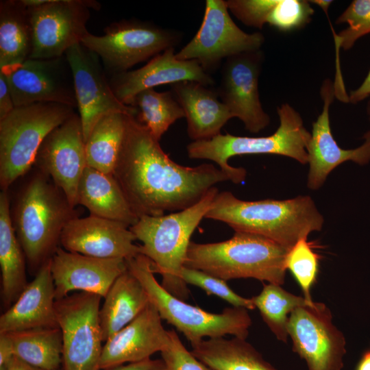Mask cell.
<instances>
[{
  "label": "cell",
  "instance_id": "6da1fadb",
  "mask_svg": "<svg viewBox=\"0 0 370 370\" xmlns=\"http://www.w3.org/2000/svg\"><path fill=\"white\" fill-rule=\"evenodd\" d=\"M113 175L138 218L184 210L199 202L215 184L232 181L212 164L194 167L177 164L132 114L127 118L125 140Z\"/></svg>",
  "mask_w": 370,
  "mask_h": 370
},
{
  "label": "cell",
  "instance_id": "7a4b0ae2",
  "mask_svg": "<svg viewBox=\"0 0 370 370\" xmlns=\"http://www.w3.org/2000/svg\"><path fill=\"white\" fill-rule=\"evenodd\" d=\"M205 218L225 223L234 232L262 236L288 249L312 232L320 231L324 221L309 196L244 201L229 191L215 195Z\"/></svg>",
  "mask_w": 370,
  "mask_h": 370
},
{
  "label": "cell",
  "instance_id": "3957f363",
  "mask_svg": "<svg viewBox=\"0 0 370 370\" xmlns=\"http://www.w3.org/2000/svg\"><path fill=\"white\" fill-rule=\"evenodd\" d=\"M10 213L29 268L36 273L60 247L65 226L78 217L64 192L38 169L21 186Z\"/></svg>",
  "mask_w": 370,
  "mask_h": 370
},
{
  "label": "cell",
  "instance_id": "277c9868",
  "mask_svg": "<svg viewBox=\"0 0 370 370\" xmlns=\"http://www.w3.org/2000/svg\"><path fill=\"white\" fill-rule=\"evenodd\" d=\"M219 193L216 186L197 204L162 216H143L130 227L141 241V254L152 262V269L162 276V286L175 297L186 300L187 284L180 273L184 265L190 237Z\"/></svg>",
  "mask_w": 370,
  "mask_h": 370
},
{
  "label": "cell",
  "instance_id": "5b68a950",
  "mask_svg": "<svg viewBox=\"0 0 370 370\" xmlns=\"http://www.w3.org/2000/svg\"><path fill=\"white\" fill-rule=\"evenodd\" d=\"M288 249L258 234L235 232L228 240L211 243L190 241L184 267L225 281L254 278L269 284L285 282Z\"/></svg>",
  "mask_w": 370,
  "mask_h": 370
},
{
  "label": "cell",
  "instance_id": "8992f818",
  "mask_svg": "<svg viewBox=\"0 0 370 370\" xmlns=\"http://www.w3.org/2000/svg\"><path fill=\"white\" fill-rule=\"evenodd\" d=\"M127 269L140 282L149 302L157 309L162 319L180 332L191 347L204 337L219 338L230 334L246 339L252 321L247 309L225 308L221 313H212L188 304L158 283L152 262L146 256L138 254L125 260Z\"/></svg>",
  "mask_w": 370,
  "mask_h": 370
},
{
  "label": "cell",
  "instance_id": "52a82bcc",
  "mask_svg": "<svg viewBox=\"0 0 370 370\" xmlns=\"http://www.w3.org/2000/svg\"><path fill=\"white\" fill-rule=\"evenodd\" d=\"M280 125L270 136L262 137L219 134L208 140L193 141L188 145L190 158L214 162L228 174L236 184L246 177V170L228 164L233 156L244 154H278L292 158L299 163H308L307 147L311 134L305 128L299 113L285 103L277 108Z\"/></svg>",
  "mask_w": 370,
  "mask_h": 370
},
{
  "label": "cell",
  "instance_id": "ba28073f",
  "mask_svg": "<svg viewBox=\"0 0 370 370\" xmlns=\"http://www.w3.org/2000/svg\"><path fill=\"white\" fill-rule=\"evenodd\" d=\"M74 107L36 103L15 107L0 120V186L8 191L34 165L48 134L75 113Z\"/></svg>",
  "mask_w": 370,
  "mask_h": 370
},
{
  "label": "cell",
  "instance_id": "9c48e42d",
  "mask_svg": "<svg viewBox=\"0 0 370 370\" xmlns=\"http://www.w3.org/2000/svg\"><path fill=\"white\" fill-rule=\"evenodd\" d=\"M181 37L151 23L123 20L107 26L102 36L88 32L81 43L99 56L106 74L112 75L175 47Z\"/></svg>",
  "mask_w": 370,
  "mask_h": 370
},
{
  "label": "cell",
  "instance_id": "30bf717a",
  "mask_svg": "<svg viewBox=\"0 0 370 370\" xmlns=\"http://www.w3.org/2000/svg\"><path fill=\"white\" fill-rule=\"evenodd\" d=\"M101 298L94 293L79 292L56 300V317L62 335L63 370H101Z\"/></svg>",
  "mask_w": 370,
  "mask_h": 370
},
{
  "label": "cell",
  "instance_id": "8fae6325",
  "mask_svg": "<svg viewBox=\"0 0 370 370\" xmlns=\"http://www.w3.org/2000/svg\"><path fill=\"white\" fill-rule=\"evenodd\" d=\"M28 7L32 29V59L65 55L88 32L90 9L101 5L92 0H23Z\"/></svg>",
  "mask_w": 370,
  "mask_h": 370
},
{
  "label": "cell",
  "instance_id": "7c38bea8",
  "mask_svg": "<svg viewBox=\"0 0 370 370\" xmlns=\"http://www.w3.org/2000/svg\"><path fill=\"white\" fill-rule=\"evenodd\" d=\"M264 42L262 34H247L236 25L225 1L207 0L199 29L175 56L181 60H195L208 73L216 69L223 59L259 50Z\"/></svg>",
  "mask_w": 370,
  "mask_h": 370
},
{
  "label": "cell",
  "instance_id": "4fadbf2b",
  "mask_svg": "<svg viewBox=\"0 0 370 370\" xmlns=\"http://www.w3.org/2000/svg\"><path fill=\"white\" fill-rule=\"evenodd\" d=\"M288 334L293 350L308 370H342L346 354L343 334L332 323L330 308L323 303L299 307L289 316Z\"/></svg>",
  "mask_w": 370,
  "mask_h": 370
},
{
  "label": "cell",
  "instance_id": "5bb4252c",
  "mask_svg": "<svg viewBox=\"0 0 370 370\" xmlns=\"http://www.w3.org/2000/svg\"><path fill=\"white\" fill-rule=\"evenodd\" d=\"M70 64L77 108L85 142L103 116L115 112L134 115V108L121 102L113 92L99 56L81 42L65 53Z\"/></svg>",
  "mask_w": 370,
  "mask_h": 370
},
{
  "label": "cell",
  "instance_id": "9a60e30c",
  "mask_svg": "<svg viewBox=\"0 0 370 370\" xmlns=\"http://www.w3.org/2000/svg\"><path fill=\"white\" fill-rule=\"evenodd\" d=\"M34 165L52 180L75 208L79 184L87 166L79 114L75 112L48 134L38 151Z\"/></svg>",
  "mask_w": 370,
  "mask_h": 370
},
{
  "label": "cell",
  "instance_id": "2e32d148",
  "mask_svg": "<svg viewBox=\"0 0 370 370\" xmlns=\"http://www.w3.org/2000/svg\"><path fill=\"white\" fill-rule=\"evenodd\" d=\"M4 74L15 107L50 102L77 108L73 74L65 55L29 58Z\"/></svg>",
  "mask_w": 370,
  "mask_h": 370
},
{
  "label": "cell",
  "instance_id": "e0dca14e",
  "mask_svg": "<svg viewBox=\"0 0 370 370\" xmlns=\"http://www.w3.org/2000/svg\"><path fill=\"white\" fill-rule=\"evenodd\" d=\"M264 56L260 49L243 52L226 58L217 93L234 117L246 130L258 133L270 123L263 110L258 91V77Z\"/></svg>",
  "mask_w": 370,
  "mask_h": 370
},
{
  "label": "cell",
  "instance_id": "ac0fdd59",
  "mask_svg": "<svg viewBox=\"0 0 370 370\" xmlns=\"http://www.w3.org/2000/svg\"><path fill=\"white\" fill-rule=\"evenodd\" d=\"M323 108L312 123L307 152L310 169L307 186L319 189L330 173L339 164L352 160L364 165L370 161V130L363 136L365 142L353 149H342L335 140L330 127V108L335 98L334 83L330 79L323 82L320 89Z\"/></svg>",
  "mask_w": 370,
  "mask_h": 370
},
{
  "label": "cell",
  "instance_id": "d6986e66",
  "mask_svg": "<svg viewBox=\"0 0 370 370\" xmlns=\"http://www.w3.org/2000/svg\"><path fill=\"white\" fill-rule=\"evenodd\" d=\"M130 227L120 222L89 215L76 217L64 228L60 245L66 251L99 258L127 260L141 254Z\"/></svg>",
  "mask_w": 370,
  "mask_h": 370
},
{
  "label": "cell",
  "instance_id": "ffe728a7",
  "mask_svg": "<svg viewBox=\"0 0 370 370\" xmlns=\"http://www.w3.org/2000/svg\"><path fill=\"white\" fill-rule=\"evenodd\" d=\"M127 269L123 258H99L59 247L51 258L56 300L73 291L104 297L115 280Z\"/></svg>",
  "mask_w": 370,
  "mask_h": 370
},
{
  "label": "cell",
  "instance_id": "44dd1931",
  "mask_svg": "<svg viewBox=\"0 0 370 370\" xmlns=\"http://www.w3.org/2000/svg\"><path fill=\"white\" fill-rule=\"evenodd\" d=\"M185 81L198 82L206 86L214 84L213 78L197 61L177 59L175 47L154 56L138 69L114 74L109 79L113 92L126 106L143 90Z\"/></svg>",
  "mask_w": 370,
  "mask_h": 370
},
{
  "label": "cell",
  "instance_id": "7402d4cb",
  "mask_svg": "<svg viewBox=\"0 0 370 370\" xmlns=\"http://www.w3.org/2000/svg\"><path fill=\"white\" fill-rule=\"evenodd\" d=\"M171 341L157 309L150 303L134 321L108 339L103 345L100 369L140 362L165 349Z\"/></svg>",
  "mask_w": 370,
  "mask_h": 370
},
{
  "label": "cell",
  "instance_id": "603a6c76",
  "mask_svg": "<svg viewBox=\"0 0 370 370\" xmlns=\"http://www.w3.org/2000/svg\"><path fill=\"white\" fill-rule=\"evenodd\" d=\"M51 259L36 273L16 301L0 317V332L58 327Z\"/></svg>",
  "mask_w": 370,
  "mask_h": 370
},
{
  "label": "cell",
  "instance_id": "cb8c5ba5",
  "mask_svg": "<svg viewBox=\"0 0 370 370\" xmlns=\"http://www.w3.org/2000/svg\"><path fill=\"white\" fill-rule=\"evenodd\" d=\"M171 91L182 108L187 121V132L193 140H208L221 134L232 114L219 99L217 91L195 82L171 84Z\"/></svg>",
  "mask_w": 370,
  "mask_h": 370
},
{
  "label": "cell",
  "instance_id": "d4e9b609",
  "mask_svg": "<svg viewBox=\"0 0 370 370\" xmlns=\"http://www.w3.org/2000/svg\"><path fill=\"white\" fill-rule=\"evenodd\" d=\"M77 205L90 214L122 223L130 227L139 219L113 174L87 166L80 180Z\"/></svg>",
  "mask_w": 370,
  "mask_h": 370
},
{
  "label": "cell",
  "instance_id": "484cf974",
  "mask_svg": "<svg viewBox=\"0 0 370 370\" xmlns=\"http://www.w3.org/2000/svg\"><path fill=\"white\" fill-rule=\"evenodd\" d=\"M228 10L247 26L262 29L265 23L280 31L299 29L312 19L314 10L305 0H227Z\"/></svg>",
  "mask_w": 370,
  "mask_h": 370
},
{
  "label": "cell",
  "instance_id": "4316f807",
  "mask_svg": "<svg viewBox=\"0 0 370 370\" xmlns=\"http://www.w3.org/2000/svg\"><path fill=\"white\" fill-rule=\"evenodd\" d=\"M99 310L103 341L120 331L150 304L143 284L128 269L113 282Z\"/></svg>",
  "mask_w": 370,
  "mask_h": 370
},
{
  "label": "cell",
  "instance_id": "83f0119b",
  "mask_svg": "<svg viewBox=\"0 0 370 370\" xmlns=\"http://www.w3.org/2000/svg\"><path fill=\"white\" fill-rule=\"evenodd\" d=\"M26 258L14 229L8 191L0 193L1 295L5 308L10 307L27 285Z\"/></svg>",
  "mask_w": 370,
  "mask_h": 370
},
{
  "label": "cell",
  "instance_id": "f1b7e54d",
  "mask_svg": "<svg viewBox=\"0 0 370 370\" xmlns=\"http://www.w3.org/2000/svg\"><path fill=\"white\" fill-rule=\"evenodd\" d=\"M32 29L23 0L0 2V71H10L30 58Z\"/></svg>",
  "mask_w": 370,
  "mask_h": 370
},
{
  "label": "cell",
  "instance_id": "f546056e",
  "mask_svg": "<svg viewBox=\"0 0 370 370\" xmlns=\"http://www.w3.org/2000/svg\"><path fill=\"white\" fill-rule=\"evenodd\" d=\"M190 352L213 370H278L246 339L236 336L204 339Z\"/></svg>",
  "mask_w": 370,
  "mask_h": 370
},
{
  "label": "cell",
  "instance_id": "4dcf8cb0",
  "mask_svg": "<svg viewBox=\"0 0 370 370\" xmlns=\"http://www.w3.org/2000/svg\"><path fill=\"white\" fill-rule=\"evenodd\" d=\"M128 115L109 114L96 123L85 142L87 166L113 174L123 145Z\"/></svg>",
  "mask_w": 370,
  "mask_h": 370
},
{
  "label": "cell",
  "instance_id": "1f68e13d",
  "mask_svg": "<svg viewBox=\"0 0 370 370\" xmlns=\"http://www.w3.org/2000/svg\"><path fill=\"white\" fill-rule=\"evenodd\" d=\"M14 355L42 370H59L62 365V335L59 327L6 332Z\"/></svg>",
  "mask_w": 370,
  "mask_h": 370
},
{
  "label": "cell",
  "instance_id": "d6a6232c",
  "mask_svg": "<svg viewBox=\"0 0 370 370\" xmlns=\"http://www.w3.org/2000/svg\"><path fill=\"white\" fill-rule=\"evenodd\" d=\"M129 106L135 109V118L158 141L172 124L185 117L182 108L171 90H143L133 98Z\"/></svg>",
  "mask_w": 370,
  "mask_h": 370
},
{
  "label": "cell",
  "instance_id": "836d02e7",
  "mask_svg": "<svg viewBox=\"0 0 370 370\" xmlns=\"http://www.w3.org/2000/svg\"><path fill=\"white\" fill-rule=\"evenodd\" d=\"M261 317L278 340L288 341V322L291 312L296 308L314 303L307 301L304 296L294 295L280 285H264L261 292L251 298Z\"/></svg>",
  "mask_w": 370,
  "mask_h": 370
},
{
  "label": "cell",
  "instance_id": "e575fe53",
  "mask_svg": "<svg viewBox=\"0 0 370 370\" xmlns=\"http://www.w3.org/2000/svg\"><path fill=\"white\" fill-rule=\"evenodd\" d=\"M320 256L313 249L312 243L307 238L299 239L286 255L285 268L289 270L299 286L304 297L313 301L311 289L317 282Z\"/></svg>",
  "mask_w": 370,
  "mask_h": 370
},
{
  "label": "cell",
  "instance_id": "d590c367",
  "mask_svg": "<svg viewBox=\"0 0 370 370\" xmlns=\"http://www.w3.org/2000/svg\"><path fill=\"white\" fill-rule=\"evenodd\" d=\"M336 23H347V27L338 34L330 22L334 39L336 64L339 49H350L360 38L370 33V0H354L337 18Z\"/></svg>",
  "mask_w": 370,
  "mask_h": 370
},
{
  "label": "cell",
  "instance_id": "8d00e7d4",
  "mask_svg": "<svg viewBox=\"0 0 370 370\" xmlns=\"http://www.w3.org/2000/svg\"><path fill=\"white\" fill-rule=\"evenodd\" d=\"M182 280L186 284L196 286L208 295H214L230 304L233 307L254 310L251 299L236 293L227 284L226 281L208 274L202 271L184 267L181 271Z\"/></svg>",
  "mask_w": 370,
  "mask_h": 370
},
{
  "label": "cell",
  "instance_id": "74e56055",
  "mask_svg": "<svg viewBox=\"0 0 370 370\" xmlns=\"http://www.w3.org/2000/svg\"><path fill=\"white\" fill-rule=\"evenodd\" d=\"M170 335L168 347L160 352L168 370H213L186 349L175 330H170Z\"/></svg>",
  "mask_w": 370,
  "mask_h": 370
},
{
  "label": "cell",
  "instance_id": "f35d334b",
  "mask_svg": "<svg viewBox=\"0 0 370 370\" xmlns=\"http://www.w3.org/2000/svg\"><path fill=\"white\" fill-rule=\"evenodd\" d=\"M15 108L5 74L0 71V120Z\"/></svg>",
  "mask_w": 370,
  "mask_h": 370
},
{
  "label": "cell",
  "instance_id": "ab89813d",
  "mask_svg": "<svg viewBox=\"0 0 370 370\" xmlns=\"http://www.w3.org/2000/svg\"><path fill=\"white\" fill-rule=\"evenodd\" d=\"M105 370H168L162 358H148L140 362L127 363Z\"/></svg>",
  "mask_w": 370,
  "mask_h": 370
},
{
  "label": "cell",
  "instance_id": "60d3db41",
  "mask_svg": "<svg viewBox=\"0 0 370 370\" xmlns=\"http://www.w3.org/2000/svg\"><path fill=\"white\" fill-rule=\"evenodd\" d=\"M14 356L12 338L6 332H0V366L6 364Z\"/></svg>",
  "mask_w": 370,
  "mask_h": 370
},
{
  "label": "cell",
  "instance_id": "b9f144b4",
  "mask_svg": "<svg viewBox=\"0 0 370 370\" xmlns=\"http://www.w3.org/2000/svg\"><path fill=\"white\" fill-rule=\"evenodd\" d=\"M370 96V70L360 86L349 94V103L356 104Z\"/></svg>",
  "mask_w": 370,
  "mask_h": 370
},
{
  "label": "cell",
  "instance_id": "7bdbcfd3",
  "mask_svg": "<svg viewBox=\"0 0 370 370\" xmlns=\"http://www.w3.org/2000/svg\"><path fill=\"white\" fill-rule=\"evenodd\" d=\"M5 365L8 370H42L27 363L15 355Z\"/></svg>",
  "mask_w": 370,
  "mask_h": 370
},
{
  "label": "cell",
  "instance_id": "ee69618b",
  "mask_svg": "<svg viewBox=\"0 0 370 370\" xmlns=\"http://www.w3.org/2000/svg\"><path fill=\"white\" fill-rule=\"evenodd\" d=\"M354 370H370V347L362 353Z\"/></svg>",
  "mask_w": 370,
  "mask_h": 370
},
{
  "label": "cell",
  "instance_id": "f6af8a7d",
  "mask_svg": "<svg viewBox=\"0 0 370 370\" xmlns=\"http://www.w3.org/2000/svg\"><path fill=\"white\" fill-rule=\"evenodd\" d=\"M367 112L369 116V119L370 121V101H369L367 104Z\"/></svg>",
  "mask_w": 370,
  "mask_h": 370
},
{
  "label": "cell",
  "instance_id": "bcb514c9",
  "mask_svg": "<svg viewBox=\"0 0 370 370\" xmlns=\"http://www.w3.org/2000/svg\"><path fill=\"white\" fill-rule=\"evenodd\" d=\"M0 370H8V368L5 365L0 366Z\"/></svg>",
  "mask_w": 370,
  "mask_h": 370
},
{
  "label": "cell",
  "instance_id": "7dc6e473",
  "mask_svg": "<svg viewBox=\"0 0 370 370\" xmlns=\"http://www.w3.org/2000/svg\"><path fill=\"white\" fill-rule=\"evenodd\" d=\"M59 370H60V369H59Z\"/></svg>",
  "mask_w": 370,
  "mask_h": 370
}]
</instances>
